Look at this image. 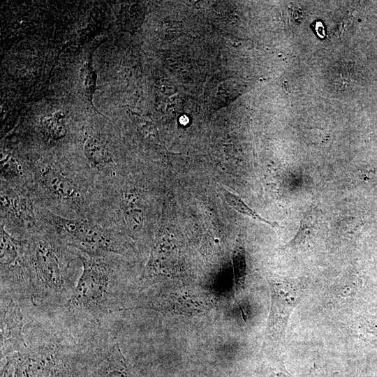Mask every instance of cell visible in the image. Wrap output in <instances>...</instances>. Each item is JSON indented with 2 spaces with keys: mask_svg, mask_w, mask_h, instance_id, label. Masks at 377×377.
Here are the masks:
<instances>
[{
  "mask_svg": "<svg viewBox=\"0 0 377 377\" xmlns=\"http://www.w3.org/2000/svg\"><path fill=\"white\" fill-rule=\"evenodd\" d=\"M31 296L36 302L59 298L66 292V280L59 253L47 239L36 240L27 260Z\"/></svg>",
  "mask_w": 377,
  "mask_h": 377,
  "instance_id": "6da1fadb",
  "label": "cell"
},
{
  "mask_svg": "<svg viewBox=\"0 0 377 377\" xmlns=\"http://www.w3.org/2000/svg\"><path fill=\"white\" fill-rule=\"evenodd\" d=\"M96 256L81 257L82 271L65 304L68 310L98 311L110 299V267Z\"/></svg>",
  "mask_w": 377,
  "mask_h": 377,
  "instance_id": "7a4b0ae2",
  "label": "cell"
},
{
  "mask_svg": "<svg viewBox=\"0 0 377 377\" xmlns=\"http://www.w3.org/2000/svg\"><path fill=\"white\" fill-rule=\"evenodd\" d=\"M53 226L59 236L71 246L86 254L98 256L118 252L117 242L109 230L82 219L53 216Z\"/></svg>",
  "mask_w": 377,
  "mask_h": 377,
  "instance_id": "3957f363",
  "label": "cell"
},
{
  "mask_svg": "<svg viewBox=\"0 0 377 377\" xmlns=\"http://www.w3.org/2000/svg\"><path fill=\"white\" fill-rule=\"evenodd\" d=\"M302 291V288L290 282L272 286L269 328L276 337L283 334L290 315L300 300Z\"/></svg>",
  "mask_w": 377,
  "mask_h": 377,
  "instance_id": "277c9868",
  "label": "cell"
},
{
  "mask_svg": "<svg viewBox=\"0 0 377 377\" xmlns=\"http://www.w3.org/2000/svg\"><path fill=\"white\" fill-rule=\"evenodd\" d=\"M1 276L3 281L11 276H19L22 274L23 267H28L24 262L22 247L20 242L13 238L1 225L0 231Z\"/></svg>",
  "mask_w": 377,
  "mask_h": 377,
  "instance_id": "5b68a950",
  "label": "cell"
},
{
  "mask_svg": "<svg viewBox=\"0 0 377 377\" xmlns=\"http://www.w3.org/2000/svg\"><path fill=\"white\" fill-rule=\"evenodd\" d=\"M40 176L42 185L54 197L66 201L80 198V191L77 184L63 172L47 165L41 169Z\"/></svg>",
  "mask_w": 377,
  "mask_h": 377,
  "instance_id": "8992f818",
  "label": "cell"
},
{
  "mask_svg": "<svg viewBox=\"0 0 377 377\" xmlns=\"http://www.w3.org/2000/svg\"><path fill=\"white\" fill-rule=\"evenodd\" d=\"M1 344L3 350L23 346L22 318L18 306L13 302L1 304Z\"/></svg>",
  "mask_w": 377,
  "mask_h": 377,
  "instance_id": "52a82bcc",
  "label": "cell"
},
{
  "mask_svg": "<svg viewBox=\"0 0 377 377\" xmlns=\"http://www.w3.org/2000/svg\"><path fill=\"white\" fill-rule=\"evenodd\" d=\"M1 209L19 223H30L34 219L31 203L25 197L14 191H1Z\"/></svg>",
  "mask_w": 377,
  "mask_h": 377,
  "instance_id": "ba28073f",
  "label": "cell"
},
{
  "mask_svg": "<svg viewBox=\"0 0 377 377\" xmlns=\"http://www.w3.org/2000/svg\"><path fill=\"white\" fill-rule=\"evenodd\" d=\"M84 153L88 162L96 168H106L111 162L108 147L98 137L90 136L86 140Z\"/></svg>",
  "mask_w": 377,
  "mask_h": 377,
  "instance_id": "9c48e42d",
  "label": "cell"
},
{
  "mask_svg": "<svg viewBox=\"0 0 377 377\" xmlns=\"http://www.w3.org/2000/svg\"><path fill=\"white\" fill-rule=\"evenodd\" d=\"M41 126L47 138L56 141L63 139L67 133L64 112L57 111L44 117L41 121Z\"/></svg>",
  "mask_w": 377,
  "mask_h": 377,
  "instance_id": "30bf717a",
  "label": "cell"
},
{
  "mask_svg": "<svg viewBox=\"0 0 377 377\" xmlns=\"http://www.w3.org/2000/svg\"><path fill=\"white\" fill-rule=\"evenodd\" d=\"M219 189L229 205L239 213L250 216L260 222L269 224L272 227H276L277 226L276 222L269 221L262 217L260 214L248 207L239 197L231 193L223 187L219 188Z\"/></svg>",
  "mask_w": 377,
  "mask_h": 377,
  "instance_id": "8fae6325",
  "label": "cell"
},
{
  "mask_svg": "<svg viewBox=\"0 0 377 377\" xmlns=\"http://www.w3.org/2000/svg\"><path fill=\"white\" fill-rule=\"evenodd\" d=\"M1 175L3 178L8 179H15L18 178L20 175L21 170L20 169V165L13 158H1Z\"/></svg>",
  "mask_w": 377,
  "mask_h": 377,
  "instance_id": "7c38bea8",
  "label": "cell"
}]
</instances>
